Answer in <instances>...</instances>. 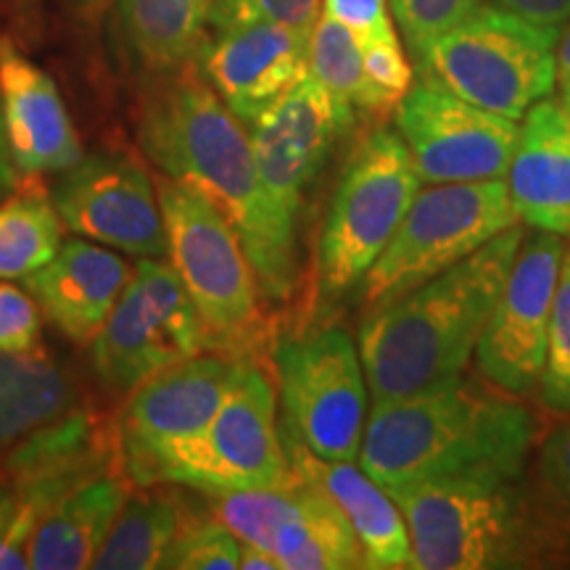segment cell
I'll return each mask as SVG.
<instances>
[{"instance_id": "obj_16", "label": "cell", "mask_w": 570, "mask_h": 570, "mask_svg": "<svg viewBox=\"0 0 570 570\" xmlns=\"http://www.w3.org/2000/svg\"><path fill=\"white\" fill-rule=\"evenodd\" d=\"M235 367V356L196 354L156 370L130 391L119 417V439L135 487L156 454L198 436L209 425Z\"/></svg>"}, {"instance_id": "obj_39", "label": "cell", "mask_w": 570, "mask_h": 570, "mask_svg": "<svg viewBox=\"0 0 570 570\" xmlns=\"http://www.w3.org/2000/svg\"><path fill=\"white\" fill-rule=\"evenodd\" d=\"M497 9H504L518 17L547 27V30L562 32L570 21V0H489Z\"/></svg>"}, {"instance_id": "obj_42", "label": "cell", "mask_w": 570, "mask_h": 570, "mask_svg": "<svg viewBox=\"0 0 570 570\" xmlns=\"http://www.w3.org/2000/svg\"><path fill=\"white\" fill-rule=\"evenodd\" d=\"M240 568L244 570H281L273 552L254 544H240Z\"/></svg>"}, {"instance_id": "obj_27", "label": "cell", "mask_w": 570, "mask_h": 570, "mask_svg": "<svg viewBox=\"0 0 570 570\" xmlns=\"http://www.w3.org/2000/svg\"><path fill=\"white\" fill-rule=\"evenodd\" d=\"M190 518L188 504L173 491L135 487L122 512L114 520L109 537L98 550L92 568L104 570H154L161 568L169 547Z\"/></svg>"}, {"instance_id": "obj_15", "label": "cell", "mask_w": 570, "mask_h": 570, "mask_svg": "<svg viewBox=\"0 0 570 570\" xmlns=\"http://www.w3.org/2000/svg\"><path fill=\"white\" fill-rule=\"evenodd\" d=\"M354 117L352 109L306 75L248 125L262 185L288 219H298L306 190Z\"/></svg>"}, {"instance_id": "obj_13", "label": "cell", "mask_w": 570, "mask_h": 570, "mask_svg": "<svg viewBox=\"0 0 570 570\" xmlns=\"http://www.w3.org/2000/svg\"><path fill=\"white\" fill-rule=\"evenodd\" d=\"M562 254V235L525 230L473 354L475 370L497 389L518 396L537 391Z\"/></svg>"}, {"instance_id": "obj_14", "label": "cell", "mask_w": 570, "mask_h": 570, "mask_svg": "<svg viewBox=\"0 0 570 570\" xmlns=\"http://www.w3.org/2000/svg\"><path fill=\"white\" fill-rule=\"evenodd\" d=\"M53 206L82 238L132 256H167L156 183L130 156H82L61 173Z\"/></svg>"}, {"instance_id": "obj_20", "label": "cell", "mask_w": 570, "mask_h": 570, "mask_svg": "<svg viewBox=\"0 0 570 570\" xmlns=\"http://www.w3.org/2000/svg\"><path fill=\"white\" fill-rule=\"evenodd\" d=\"M125 256L96 240L69 238L51 262L24 277L40 312L75 344L88 346L130 281Z\"/></svg>"}, {"instance_id": "obj_8", "label": "cell", "mask_w": 570, "mask_h": 570, "mask_svg": "<svg viewBox=\"0 0 570 570\" xmlns=\"http://www.w3.org/2000/svg\"><path fill=\"white\" fill-rule=\"evenodd\" d=\"M420 185L423 180L396 130L377 127L362 138L320 235L317 285L325 302H338L362 285L402 225Z\"/></svg>"}, {"instance_id": "obj_32", "label": "cell", "mask_w": 570, "mask_h": 570, "mask_svg": "<svg viewBox=\"0 0 570 570\" xmlns=\"http://www.w3.org/2000/svg\"><path fill=\"white\" fill-rule=\"evenodd\" d=\"M161 568L169 570H235L240 568V541L217 518L185 520Z\"/></svg>"}, {"instance_id": "obj_24", "label": "cell", "mask_w": 570, "mask_h": 570, "mask_svg": "<svg viewBox=\"0 0 570 570\" xmlns=\"http://www.w3.org/2000/svg\"><path fill=\"white\" fill-rule=\"evenodd\" d=\"M75 404V389L42 348L0 352V460L40 425Z\"/></svg>"}, {"instance_id": "obj_43", "label": "cell", "mask_w": 570, "mask_h": 570, "mask_svg": "<svg viewBox=\"0 0 570 570\" xmlns=\"http://www.w3.org/2000/svg\"><path fill=\"white\" fill-rule=\"evenodd\" d=\"M6 502H9V489H6V487H3V481H0V515H3Z\"/></svg>"}, {"instance_id": "obj_30", "label": "cell", "mask_w": 570, "mask_h": 570, "mask_svg": "<svg viewBox=\"0 0 570 570\" xmlns=\"http://www.w3.org/2000/svg\"><path fill=\"white\" fill-rule=\"evenodd\" d=\"M298 494H302V479L294 470V479L281 487L214 491L204 497L209 499L212 518L230 529L240 544H254L273 552L277 533L296 510Z\"/></svg>"}, {"instance_id": "obj_28", "label": "cell", "mask_w": 570, "mask_h": 570, "mask_svg": "<svg viewBox=\"0 0 570 570\" xmlns=\"http://www.w3.org/2000/svg\"><path fill=\"white\" fill-rule=\"evenodd\" d=\"M61 248V217L35 180L0 202V281L32 275Z\"/></svg>"}, {"instance_id": "obj_35", "label": "cell", "mask_w": 570, "mask_h": 570, "mask_svg": "<svg viewBox=\"0 0 570 570\" xmlns=\"http://www.w3.org/2000/svg\"><path fill=\"white\" fill-rule=\"evenodd\" d=\"M40 306L30 291L0 281V352H32L40 344Z\"/></svg>"}, {"instance_id": "obj_1", "label": "cell", "mask_w": 570, "mask_h": 570, "mask_svg": "<svg viewBox=\"0 0 570 570\" xmlns=\"http://www.w3.org/2000/svg\"><path fill=\"white\" fill-rule=\"evenodd\" d=\"M138 138L161 175L196 185L223 209L246 248L262 296L285 302L294 294L296 223L262 185L246 125L198 67L185 69L146 106Z\"/></svg>"}, {"instance_id": "obj_44", "label": "cell", "mask_w": 570, "mask_h": 570, "mask_svg": "<svg viewBox=\"0 0 570 570\" xmlns=\"http://www.w3.org/2000/svg\"><path fill=\"white\" fill-rule=\"evenodd\" d=\"M85 6H90V9H101V6L109 3V0H82Z\"/></svg>"}, {"instance_id": "obj_33", "label": "cell", "mask_w": 570, "mask_h": 570, "mask_svg": "<svg viewBox=\"0 0 570 570\" xmlns=\"http://www.w3.org/2000/svg\"><path fill=\"white\" fill-rule=\"evenodd\" d=\"M389 3L407 42V51L420 67L428 46L479 11L483 0H389Z\"/></svg>"}, {"instance_id": "obj_17", "label": "cell", "mask_w": 570, "mask_h": 570, "mask_svg": "<svg viewBox=\"0 0 570 570\" xmlns=\"http://www.w3.org/2000/svg\"><path fill=\"white\" fill-rule=\"evenodd\" d=\"M117 465H125L119 420L69 407L6 454L0 481L42 520L63 494Z\"/></svg>"}, {"instance_id": "obj_37", "label": "cell", "mask_w": 570, "mask_h": 570, "mask_svg": "<svg viewBox=\"0 0 570 570\" xmlns=\"http://www.w3.org/2000/svg\"><path fill=\"white\" fill-rule=\"evenodd\" d=\"M539 489L570 523V420L554 428L539 449Z\"/></svg>"}, {"instance_id": "obj_29", "label": "cell", "mask_w": 570, "mask_h": 570, "mask_svg": "<svg viewBox=\"0 0 570 570\" xmlns=\"http://www.w3.org/2000/svg\"><path fill=\"white\" fill-rule=\"evenodd\" d=\"M309 75L346 109L386 117L394 109L370 82L360 40L331 13H320L309 35Z\"/></svg>"}, {"instance_id": "obj_10", "label": "cell", "mask_w": 570, "mask_h": 570, "mask_svg": "<svg viewBox=\"0 0 570 570\" xmlns=\"http://www.w3.org/2000/svg\"><path fill=\"white\" fill-rule=\"evenodd\" d=\"M285 431L325 460L360 458L367 423V377L344 327L306 333L275 348Z\"/></svg>"}, {"instance_id": "obj_4", "label": "cell", "mask_w": 570, "mask_h": 570, "mask_svg": "<svg viewBox=\"0 0 570 570\" xmlns=\"http://www.w3.org/2000/svg\"><path fill=\"white\" fill-rule=\"evenodd\" d=\"M523 475H462L391 489L417 570L544 568L570 558V523Z\"/></svg>"}, {"instance_id": "obj_34", "label": "cell", "mask_w": 570, "mask_h": 570, "mask_svg": "<svg viewBox=\"0 0 570 570\" xmlns=\"http://www.w3.org/2000/svg\"><path fill=\"white\" fill-rule=\"evenodd\" d=\"M320 13H323V0H217L209 24L214 30H227L254 21H273L302 35H312Z\"/></svg>"}, {"instance_id": "obj_6", "label": "cell", "mask_w": 570, "mask_h": 570, "mask_svg": "<svg viewBox=\"0 0 570 570\" xmlns=\"http://www.w3.org/2000/svg\"><path fill=\"white\" fill-rule=\"evenodd\" d=\"M291 479L294 468L275 423L273 381L252 356H244L209 425L156 454L138 487L177 483L214 494L281 487Z\"/></svg>"}, {"instance_id": "obj_18", "label": "cell", "mask_w": 570, "mask_h": 570, "mask_svg": "<svg viewBox=\"0 0 570 570\" xmlns=\"http://www.w3.org/2000/svg\"><path fill=\"white\" fill-rule=\"evenodd\" d=\"M198 71L248 127L309 75V35L273 21L227 27L204 40Z\"/></svg>"}, {"instance_id": "obj_38", "label": "cell", "mask_w": 570, "mask_h": 570, "mask_svg": "<svg viewBox=\"0 0 570 570\" xmlns=\"http://www.w3.org/2000/svg\"><path fill=\"white\" fill-rule=\"evenodd\" d=\"M323 11L346 24L360 42L399 38L389 0H323Z\"/></svg>"}, {"instance_id": "obj_25", "label": "cell", "mask_w": 570, "mask_h": 570, "mask_svg": "<svg viewBox=\"0 0 570 570\" xmlns=\"http://www.w3.org/2000/svg\"><path fill=\"white\" fill-rule=\"evenodd\" d=\"M273 554L281 570L365 568L360 539L348 518L323 489L306 479H302L296 510L277 533Z\"/></svg>"}, {"instance_id": "obj_31", "label": "cell", "mask_w": 570, "mask_h": 570, "mask_svg": "<svg viewBox=\"0 0 570 570\" xmlns=\"http://www.w3.org/2000/svg\"><path fill=\"white\" fill-rule=\"evenodd\" d=\"M537 391L547 410L570 412V248H566L560 262L550 333H547V356Z\"/></svg>"}, {"instance_id": "obj_40", "label": "cell", "mask_w": 570, "mask_h": 570, "mask_svg": "<svg viewBox=\"0 0 570 570\" xmlns=\"http://www.w3.org/2000/svg\"><path fill=\"white\" fill-rule=\"evenodd\" d=\"M21 175L17 173V164L11 159L9 148V135H6V122H3V101H0V202L6 196H11L13 190L19 188Z\"/></svg>"}, {"instance_id": "obj_41", "label": "cell", "mask_w": 570, "mask_h": 570, "mask_svg": "<svg viewBox=\"0 0 570 570\" xmlns=\"http://www.w3.org/2000/svg\"><path fill=\"white\" fill-rule=\"evenodd\" d=\"M558 92L560 101L570 109V21L558 42Z\"/></svg>"}, {"instance_id": "obj_5", "label": "cell", "mask_w": 570, "mask_h": 570, "mask_svg": "<svg viewBox=\"0 0 570 570\" xmlns=\"http://www.w3.org/2000/svg\"><path fill=\"white\" fill-rule=\"evenodd\" d=\"M156 194L167 256L194 298L206 346L244 360L265 331L259 302L265 296L238 233L196 185L161 175Z\"/></svg>"}, {"instance_id": "obj_23", "label": "cell", "mask_w": 570, "mask_h": 570, "mask_svg": "<svg viewBox=\"0 0 570 570\" xmlns=\"http://www.w3.org/2000/svg\"><path fill=\"white\" fill-rule=\"evenodd\" d=\"M135 481L127 465L92 475L63 494L42 515L30 541V568L80 570L92 568L98 550L109 537L114 520L122 512Z\"/></svg>"}, {"instance_id": "obj_26", "label": "cell", "mask_w": 570, "mask_h": 570, "mask_svg": "<svg viewBox=\"0 0 570 570\" xmlns=\"http://www.w3.org/2000/svg\"><path fill=\"white\" fill-rule=\"evenodd\" d=\"M217 0H119L122 35L142 67L175 71L202 51Z\"/></svg>"}, {"instance_id": "obj_2", "label": "cell", "mask_w": 570, "mask_h": 570, "mask_svg": "<svg viewBox=\"0 0 570 570\" xmlns=\"http://www.w3.org/2000/svg\"><path fill=\"white\" fill-rule=\"evenodd\" d=\"M539 428L537 412L518 394L458 375L373 404L360 468L389 491L462 475H523Z\"/></svg>"}, {"instance_id": "obj_21", "label": "cell", "mask_w": 570, "mask_h": 570, "mask_svg": "<svg viewBox=\"0 0 570 570\" xmlns=\"http://www.w3.org/2000/svg\"><path fill=\"white\" fill-rule=\"evenodd\" d=\"M508 190L525 227L570 238V109L560 98H541L520 119Z\"/></svg>"}, {"instance_id": "obj_12", "label": "cell", "mask_w": 570, "mask_h": 570, "mask_svg": "<svg viewBox=\"0 0 570 570\" xmlns=\"http://www.w3.org/2000/svg\"><path fill=\"white\" fill-rule=\"evenodd\" d=\"M394 122L425 185L508 177L520 122L465 101L433 75L412 82Z\"/></svg>"}, {"instance_id": "obj_36", "label": "cell", "mask_w": 570, "mask_h": 570, "mask_svg": "<svg viewBox=\"0 0 570 570\" xmlns=\"http://www.w3.org/2000/svg\"><path fill=\"white\" fill-rule=\"evenodd\" d=\"M362 56H365V69L370 82L375 85L377 92L386 98V104L396 111L402 98L407 96L412 88V67L407 53H404L402 40H375V42H360Z\"/></svg>"}, {"instance_id": "obj_19", "label": "cell", "mask_w": 570, "mask_h": 570, "mask_svg": "<svg viewBox=\"0 0 570 570\" xmlns=\"http://www.w3.org/2000/svg\"><path fill=\"white\" fill-rule=\"evenodd\" d=\"M0 101L11 159L21 180L59 175L82 159L80 135L53 77L0 38Z\"/></svg>"}, {"instance_id": "obj_7", "label": "cell", "mask_w": 570, "mask_h": 570, "mask_svg": "<svg viewBox=\"0 0 570 570\" xmlns=\"http://www.w3.org/2000/svg\"><path fill=\"white\" fill-rule=\"evenodd\" d=\"M560 35L489 3L433 40L420 71L465 101L520 122L558 88Z\"/></svg>"}, {"instance_id": "obj_11", "label": "cell", "mask_w": 570, "mask_h": 570, "mask_svg": "<svg viewBox=\"0 0 570 570\" xmlns=\"http://www.w3.org/2000/svg\"><path fill=\"white\" fill-rule=\"evenodd\" d=\"M90 346L98 377L117 391H132L156 370L204 352L202 317L173 262L140 256Z\"/></svg>"}, {"instance_id": "obj_22", "label": "cell", "mask_w": 570, "mask_h": 570, "mask_svg": "<svg viewBox=\"0 0 570 570\" xmlns=\"http://www.w3.org/2000/svg\"><path fill=\"white\" fill-rule=\"evenodd\" d=\"M283 444L291 468L325 491L348 518L360 539L365 568L399 570L412 568V541L407 520L396 499L362 468L346 460H325L309 452L294 433L283 431Z\"/></svg>"}, {"instance_id": "obj_9", "label": "cell", "mask_w": 570, "mask_h": 570, "mask_svg": "<svg viewBox=\"0 0 570 570\" xmlns=\"http://www.w3.org/2000/svg\"><path fill=\"white\" fill-rule=\"evenodd\" d=\"M515 223L520 219L504 180L446 183L417 190L394 238L362 281L365 312L410 294Z\"/></svg>"}, {"instance_id": "obj_3", "label": "cell", "mask_w": 570, "mask_h": 570, "mask_svg": "<svg viewBox=\"0 0 570 570\" xmlns=\"http://www.w3.org/2000/svg\"><path fill=\"white\" fill-rule=\"evenodd\" d=\"M523 235V223L510 225L454 267L367 312L360 327V356L373 404L396 402L462 375Z\"/></svg>"}]
</instances>
